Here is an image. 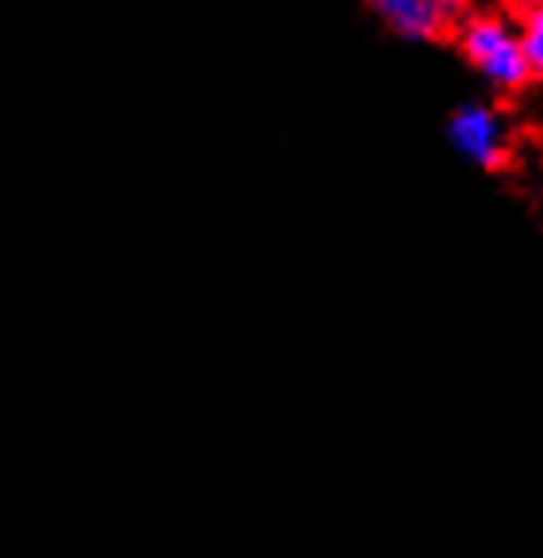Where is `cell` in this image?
Returning <instances> with one entry per match:
<instances>
[{
  "label": "cell",
  "mask_w": 543,
  "mask_h": 558,
  "mask_svg": "<svg viewBox=\"0 0 543 558\" xmlns=\"http://www.w3.org/2000/svg\"><path fill=\"white\" fill-rule=\"evenodd\" d=\"M517 4H524V9H535V4H543V0H517Z\"/></svg>",
  "instance_id": "obj_5"
},
{
  "label": "cell",
  "mask_w": 543,
  "mask_h": 558,
  "mask_svg": "<svg viewBox=\"0 0 543 558\" xmlns=\"http://www.w3.org/2000/svg\"><path fill=\"white\" fill-rule=\"evenodd\" d=\"M520 47H524L532 77H543V4H535V9L524 12V24H520Z\"/></svg>",
  "instance_id": "obj_4"
},
{
  "label": "cell",
  "mask_w": 543,
  "mask_h": 558,
  "mask_svg": "<svg viewBox=\"0 0 543 558\" xmlns=\"http://www.w3.org/2000/svg\"><path fill=\"white\" fill-rule=\"evenodd\" d=\"M367 4H372V12L390 32L410 43L433 39L463 9V0H367Z\"/></svg>",
  "instance_id": "obj_3"
},
{
  "label": "cell",
  "mask_w": 543,
  "mask_h": 558,
  "mask_svg": "<svg viewBox=\"0 0 543 558\" xmlns=\"http://www.w3.org/2000/svg\"><path fill=\"white\" fill-rule=\"evenodd\" d=\"M459 47H463L467 62L482 73L494 88H524L532 70H528L524 47H520V32L502 16H474L459 32Z\"/></svg>",
  "instance_id": "obj_1"
},
{
  "label": "cell",
  "mask_w": 543,
  "mask_h": 558,
  "mask_svg": "<svg viewBox=\"0 0 543 558\" xmlns=\"http://www.w3.org/2000/svg\"><path fill=\"white\" fill-rule=\"evenodd\" d=\"M448 142L479 169H497V165H505V154H509L502 119L490 108H482V104H467L448 119Z\"/></svg>",
  "instance_id": "obj_2"
}]
</instances>
